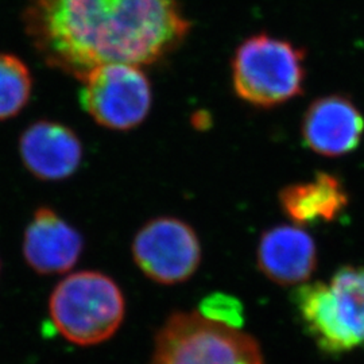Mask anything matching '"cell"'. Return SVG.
Masks as SVG:
<instances>
[{
  "mask_svg": "<svg viewBox=\"0 0 364 364\" xmlns=\"http://www.w3.org/2000/svg\"><path fill=\"white\" fill-rule=\"evenodd\" d=\"M23 25L46 65L78 80L105 64L153 65L191 31L182 0H27Z\"/></svg>",
  "mask_w": 364,
  "mask_h": 364,
  "instance_id": "6da1fadb",
  "label": "cell"
},
{
  "mask_svg": "<svg viewBox=\"0 0 364 364\" xmlns=\"http://www.w3.org/2000/svg\"><path fill=\"white\" fill-rule=\"evenodd\" d=\"M293 302L301 323L324 353L364 348V266L338 269L329 284L302 285Z\"/></svg>",
  "mask_w": 364,
  "mask_h": 364,
  "instance_id": "7a4b0ae2",
  "label": "cell"
},
{
  "mask_svg": "<svg viewBox=\"0 0 364 364\" xmlns=\"http://www.w3.org/2000/svg\"><path fill=\"white\" fill-rule=\"evenodd\" d=\"M305 61L304 49L291 41L254 34L236 48L231 61L235 93L255 108L287 105L304 92Z\"/></svg>",
  "mask_w": 364,
  "mask_h": 364,
  "instance_id": "3957f363",
  "label": "cell"
},
{
  "mask_svg": "<svg viewBox=\"0 0 364 364\" xmlns=\"http://www.w3.org/2000/svg\"><path fill=\"white\" fill-rule=\"evenodd\" d=\"M49 313L53 324L68 341L95 346L117 333L124 318L126 302L111 277L78 272L54 287Z\"/></svg>",
  "mask_w": 364,
  "mask_h": 364,
  "instance_id": "277c9868",
  "label": "cell"
},
{
  "mask_svg": "<svg viewBox=\"0 0 364 364\" xmlns=\"http://www.w3.org/2000/svg\"><path fill=\"white\" fill-rule=\"evenodd\" d=\"M154 346L150 364H263L255 338L198 312L171 314Z\"/></svg>",
  "mask_w": 364,
  "mask_h": 364,
  "instance_id": "5b68a950",
  "label": "cell"
},
{
  "mask_svg": "<svg viewBox=\"0 0 364 364\" xmlns=\"http://www.w3.org/2000/svg\"><path fill=\"white\" fill-rule=\"evenodd\" d=\"M80 81L82 109L105 129L132 130L150 114L153 90L141 66L105 64Z\"/></svg>",
  "mask_w": 364,
  "mask_h": 364,
  "instance_id": "8992f818",
  "label": "cell"
},
{
  "mask_svg": "<svg viewBox=\"0 0 364 364\" xmlns=\"http://www.w3.org/2000/svg\"><path fill=\"white\" fill-rule=\"evenodd\" d=\"M132 257L141 272L161 285L188 281L201 262V245L195 230L177 218L147 221L135 235Z\"/></svg>",
  "mask_w": 364,
  "mask_h": 364,
  "instance_id": "52a82bcc",
  "label": "cell"
},
{
  "mask_svg": "<svg viewBox=\"0 0 364 364\" xmlns=\"http://www.w3.org/2000/svg\"><path fill=\"white\" fill-rule=\"evenodd\" d=\"M364 117L360 108L346 95L318 97L308 107L301 135L309 150L324 156L350 154L362 142Z\"/></svg>",
  "mask_w": 364,
  "mask_h": 364,
  "instance_id": "ba28073f",
  "label": "cell"
},
{
  "mask_svg": "<svg viewBox=\"0 0 364 364\" xmlns=\"http://www.w3.org/2000/svg\"><path fill=\"white\" fill-rule=\"evenodd\" d=\"M82 144L65 124L38 120L28 126L19 141V154L26 169L42 181H61L77 171Z\"/></svg>",
  "mask_w": 364,
  "mask_h": 364,
  "instance_id": "9c48e42d",
  "label": "cell"
},
{
  "mask_svg": "<svg viewBox=\"0 0 364 364\" xmlns=\"http://www.w3.org/2000/svg\"><path fill=\"white\" fill-rule=\"evenodd\" d=\"M82 250V236L54 209L36 210L23 237V257L36 273H66L75 267Z\"/></svg>",
  "mask_w": 364,
  "mask_h": 364,
  "instance_id": "30bf717a",
  "label": "cell"
},
{
  "mask_svg": "<svg viewBox=\"0 0 364 364\" xmlns=\"http://www.w3.org/2000/svg\"><path fill=\"white\" fill-rule=\"evenodd\" d=\"M316 263L317 251L312 236L299 227H274L260 237L258 266L278 285L289 287L308 281Z\"/></svg>",
  "mask_w": 364,
  "mask_h": 364,
  "instance_id": "8fae6325",
  "label": "cell"
},
{
  "mask_svg": "<svg viewBox=\"0 0 364 364\" xmlns=\"http://www.w3.org/2000/svg\"><path fill=\"white\" fill-rule=\"evenodd\" d=\"M279 203L291 220L309 225L338 219L348 204V196L338 177L317 173L313 181L289 185L282 189Z\"/></svg>",
  "mask_w": 364,
  "mask_h": 364,
  "instance_id": "7c38bea8",
  "label": "cell"
},
{
  "mask_svg": "<svg viewBox=\"0 0 364 364\" xmlns=\"http://www.w3.org/2000/svg\"><path fill=\"white\" fill-rule=\"evenodd\" d=\"M33 92V76L16 55L0 53V120L16 117L26 107Z\"/></svg>",
  "mask_w": 364,
  "mask_h": 364,
  "instance_id": "4fadbf2b",
  "label": "cell"
},
{
  "mask_svg": "<svg viewBox=\"0 0 364 364\" xmlns=\"http://www.w3.org/2000/svg\"><path fill=\"white\" fill-rule=\"evenodd\" d=\"M198 313L210 321L236 329H239L245 321L242 304L232 296L224 293L209 294L201 301Z\"/></svg>",
  "mask_w": 364,
  "mask_h": 364,
  "instance_id": "5bb4252c",
  "label": "cell"
}]
</instances>
